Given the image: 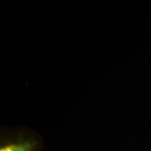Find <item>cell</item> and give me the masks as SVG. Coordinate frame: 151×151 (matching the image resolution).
<instances>
[{
  "instance_id": "obj_1",
  "label": "cell",
  "mask_w": 151,
  "mask_h": 151,
  "mask_svg": "<svg viewBox=\"0 0 151 151\" xmlns=\"http://www.w3.org/2000/svg\"><path fill=\"white\" fill-rule=\"evenodd\" d=\"M0 151H42V144L37 136L28 132L4 133Z\"/></svg>"
}]
</instances>
